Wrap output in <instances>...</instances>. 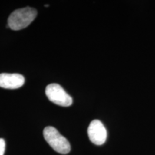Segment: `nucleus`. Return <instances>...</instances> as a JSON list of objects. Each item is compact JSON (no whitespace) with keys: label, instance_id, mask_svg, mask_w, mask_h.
Segmentation results:
<instances>
[{"label":"nucleus","instance_id":"f03ea898","mask_svg":"<svg viewBox=\"0 0 155 155\" xmlns=\"http://www.w3.org/2000/svg\"><path fill=\"white\" fill-rule=\"evenodd\" d=\"M43 136L48 144L55 152L62 154H67L71 151V144L68 141L58 132L55 128L45 127L43 130Z\"/></svg>","mask_w":155,"mask_h":155},{"label":"nucleus","instance_id":"f257e3e1","mask_svg":"<svg viewBox=\"0 0 155 155\" xmlns=\"http://www.w3.org/2000/svg\"><path fill=\"white\" fill-rule=\"evenodd\" d=\"M37 10L31 7L18 9L13 12L8 18V28L12 30H22L28 26L37 16Z\"/></svg>","mask_w":155,"mask_h":155},{"label":"nucleus","instance_id":"39448f33","mask_svg":"<svg viewBox=\"0 0 155 155\" xmlns=\"http://www.w3.org/2000/svg\"><path fill=\"white\" fill-rule=\"evenodd\" d=\"M25 83L23 75L17 73H1L0 87L6 89H17L22 87Z\"/></svg>","mask_w":155,"mask_h":155},{"label":"nucleus","instance_id":"7ed1b4c3","mask_svg":"<svg viewBox=\"0 0 155 155\" xmlns=\"http://www.w3.org/2000/svg\"><path fill=\"white\" fill-rule=\"evenodd\" d=\"M45 94L50 101L58 106L67 107L72 105L73 98L57 83H51L46 87Z\"/></svg>","mask_w":155,"mask_h":155},{"label":"nucleus","instance_id":"20e7f679","mask_svg":"<svg viewBox=\"0 0 155 155\" xmlns=\"http://www.w3.org/2000/svg\"><path fill=\"white\" fill-rule=\"evenodd\" d=\"M89 139L96 145L104 144L107 139V131L99 120H94L88 128Z\"/></svg>","mask_w":155,"mask_h":155},{"label":"nucleus","instance_id":"423d86ee","mask_svg":"<svg viewBox=\"0 0 155 155\" xmlns=\"http://www.w3.org/2000/svg\"><path fill=\"white\" fill-rule=\"evenodd\" d=\"M5 152V141L3 139H0V155H4Z\"/></svg>","mask_w":155,"mask_h":155}]
</instances>
